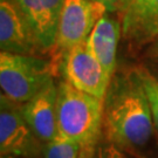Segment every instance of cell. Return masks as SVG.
Instances as JSON below:
<instances>
[{"instance_id":"cell-1","label":"cell","mask_w":158,"mask_h":158,"mask_svg":"<svg viewBox=\"0 0 158 158\" xmlns=\"http://www.w3.org/2000/svg\"><path fill=\"white\" fill-rule=\"evenodd\" d=\"M153 117L137 70L114 75L104 98L102 132L107 143L139 153L153 138Z\"/></svg>"},{"instance_id":"cell-2","label":"cell","mask_w":158,"mask_h":158,"mask_svg":"<svg viewBox=\"0 0 158 158\" xmlns=\"http://www.w3.org/2000/svg\"><path fill=\"white\" fill-rule=\"evenodd\" d=\"M103 113L104 100L76 89L66 80L57 85V134L79 145V158H95Z\"/></svg>"},{"instance_id":"cell-3","label":"cell","mask_w":158,"mask_h":158,"mask_svg":"<svg viewBox=\"0 0 158 158\" xmlns=\"http://www.w3.org/2000/svg\"><path fill=\"white\" fill-rule=\"evenodd\" d=\"M54 70V63L38 55L1 52V95L14 103L23 104L53 82Z\"/></svg>"},{"instance_id":"cell-4","label":"cell","mask_w":158,"mask_h":158,"mask_svg":"<svg viewBox=\"0 0 158 158\" xmlns=\"http://www.w3.org/2000/svg\"><path fill=\"white\" fill-rule=\"evenodd\" d=\"M107 7L91 0H66L57 25L56 39L52 51L60 62L67 51L88 40Z\"/></svg>"},{"instance_id":"cell-5","label":"cell","mask_w":158,"mask_h":158,"mask_svg":"<svg viewBox=\"0 0 158 158\" xmlns=\"http://www.w3.org/2000/svg\"><path fill=\"white\" fill-rule=\"evenodd\" d=\"M0 152L14 158H41L45 143L23 117L20 104L0 97Z\"/></svg>"},{"instance_id":"cell-6","label":"cell","mask_w":158,"mask_h":158,"mask_svg":"<svg viewBox=\"0 0 158 158\" xmlns=\"http://www.w3.org/2000/svg\"><path fill=\"white\" fill-rule=\"evenodd\" d=\"M59 63L68 83L85 94L101 100L106 98L111 80L88 49L85 42L66 52Z\"/></svg>"},{"instance_id":"cell-7","label":"cell","mask_w":158,"mask_h":158,"mask_svg":"<svg viewBox=\"0 0 158 158\" xmlns=\"http://www.w3.org/2000/svg\"><path fill=\"white\" fill-rule=\"evenodd\" d=\"M0 48L1 52L23 55H38L45 52L13 0H0Z\"/></svg>"},{"instance_id":"cell-8","label":"cell","mask_w":158,"mask_h":158,"mask_svg":"<svg viewBox=\"0 0 158 158\" xmlns=\"http://www.w3.org/2000/svg\"><path fill=\"white\" fill-rule=\"evenodd\" d=\"M23 13L44 51L55 44L59 19L66 0H13Z\"/></svg>"},{"instance_id":"cell-9","label":"cell","mask_w":158,"mask_h":158,"mask_svg":"<svg viewBox=\"0 0 158 158\" xmlns=\"http://www.w3.org/2000/svg\"><path fill=\"white\" fill-rule=\"evenodd\" d=\"M56 101L57 85L52 82L31 100L20 104L23 117L45 144L57 136Z\"/></svg>"},{"instance_id":"cell-10","label":"cell","mask_w":158,"mask_h":158,"mask_svg":"<svg viewBox=\"0 0 158 158\" xmlns=\"http://www.w3.org/2000/svg\"><path fill=\"white\" fill-rule=\"evenodd\" d=\"M122 11V34L135 45L158 36V0H131Z\"/></svg>"},{"instance_id":"cell-11","label":"cell","mask_w":158,"mask_h":158,"mask_svg":"<svg viewBox=\"0 0 158 158\" xmlns=\"http://www.w3.org/2000/svg\"><path fill=\"white\" fill-rule=\"evenodd\" d=\"M121 29L122 26L117 20L103 15L85 41L88 49L100 62L110 80L116 70V51Z\"/></svg>"},{"instance_id":"cell-12","label":"cell","mask_w":158,"mask_h":158,"mask_svg":"<svg viewBox=\"0 0 158 158\" xmlns=\"http://www.w3.org/2000/svg\"><path fill=\"white\" fill-rule=\"evenodd\" d=\"M80 149L76 143L59 135L46 143L44 149V158H79Z\"/></svg>"},{"instance_id":"cell-13","label":"cell","mask_w":158,"mask_h":158,"mask_svg":"<svg viewBox=\"0 0 158 158\" xmlns=\"http://www.w3.org/2000/svg\"><path fill=\"white\" fill-rule=\"evenodd\" d=\"M136 70H137V74L141 79L144 91L147 94L155 125L158 128V81L145 68H136Z\"/></svg>"},{"instance_id":"cell-14","label":"cell","mask_w":158,"mask_h":158,"mask_svg":"<svg viewBox=\"0 0 158 158\" xmlns=\"http://www.w3.org/2000/svg\"><path fill=\"white\" fill-rule=\"evenodd\" d=\"M95 158H127L124 151L111 143H106L104 145L97 148Z\"/></svg>"},{"instance_id":"cell-15","label":"cell","mask_w":158,"mask_h":158,"mask_svg":"<svg viewBox=\"0 0 158 158\" xmlns=\"http://www.w3.org/2000/svg\"><path fill=\"white\" fill-rule=\"evenodd\" d=\"M91 1H97L103 4L109 12H115L117 8H119V0H91Z\"/></svg>"},{"instance_id":"cell-16","label":"cell","mask_w":158,"mask_h":158,"mask_svg":"<svg viewBox=\"0 0 158 158\" xmlns=\"http://www.w3.org/2000/svg\"><path fill=\"white\" fill-rule=\"evenodd\" d=\"M130 1H131V0H119V10H121V8H123L124 6L128 5Z\"/></svg>"},{"instance_id":"cell-17","label":"cell","mask_w":158,"mask_h":158,"mask_svg":"<svg viewBox=\"0 0 158 158\" xmlns=\"http://www.w3.org/2000/svg\"><path fill=\"white\" fill-rule=\"evenodd\" d=\"M1 158H14V157H5V156H1Z\"/></svg>"}]
</instances>
